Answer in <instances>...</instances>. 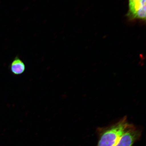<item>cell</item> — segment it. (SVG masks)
I'll return each instance as SVG.
<instances>
[{
    "label": "cell",
    "mask_w": 146,
    "mask_h": 146,
    "mask_svg": "<svg viewBox=\"0 0 146 146\" xmlns=\"http://www.w3.org/2000/svg\"><path fill=\"white\" fill-rule=\"evenodd\" d=\"M134 125L129 123L125 116L108 126L98 128L97 129L98 137L97 146H114Z\"/></svg>",
    "instance_id": "cell-1"
},
{
    "label": "cell",
    "mask_w": 146,
    "mask_h": 146,
    "mask_svg": "<svg viewBox=\"0 0 146 146\" xmlns=\"http://www.w3.org/2000/svg\"><path fill=\"white\" fill-rule=\"evenodd\" d=\"M141 129L134 125L121 137L118 143L114 146H133L141 137Z\"/></svg>",
    "instance_id": "cell-2"
},
{
    "label": "cell",
    "mask_w": 146,
    "mask_h": 146,
    "mask_svg": "<svg viewBox=\"0 0 146 146\" xmlns=\"http://www.w3.org/2000/svg\"><path fill=\"white\" fill-rule=\"evenodd\" d=\"M24 63L18 56H16L11 63L10 69L11 72L14 75H20L23 74L25 70Z\"/></svg>",
    "instance_id": "cell-3"
},
{
    "label": "cell",
    "mask_w": 146,
    "mask_h": 146,
    "mask_svg": "<svg viewBox=\"0 0 146 146\" xmlns=\"http://www.w3.org/2000/svg\"><path fill=\"white\" fill-rule=\"evenodd\" d=\"M129 14L133 17L135 14L142 7L146 5V0H140L139 1L129 0Z\"/></svg>",
    "instance_id": "cell-4"
},
{
    "label": "cell",
    "mask_w": 146,
    "mask_h": 146,
    "mask_svg": "<svg viewBox=\"0 0 146 146\" xmlns=\"http://www.w3.org/2000/svg\"><path fill=\"white\" fill-rule=\"evenodd\" d=\"M131 1H140V0H131Z\"/></svg>",
    "instance_id": "cell-5"
}]
</instances>
